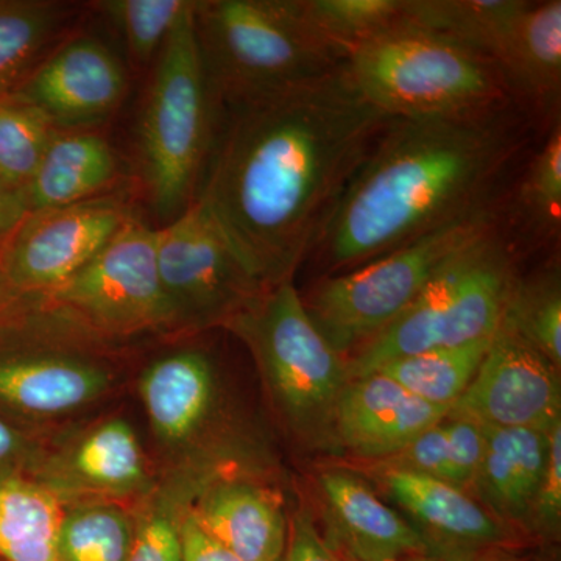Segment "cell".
<instances>
[{"label":"cell","mask_w":561,"mask_h":561,"mask_svg":"<svg viewBox=\"0 0 561 561\" xmlns=\"http://www.w3.org/2000/svg\"><path fill=\"white\" fill-rule=\"evenodd\" d=\"M351 79L390 119L504 108L508 90L493 61L402 18L350 55Z\"/></svg>","instance_id":"cell-5"},{"label":"cell","mask_w":561,"mask_h":561,"mask_svg":"<svg viewBox=\"0 0 561 561\" xmlns=\"http://www.w3.org/2000/svg\"><path fill=\"white\" fill-rule=\"evenodd\" d=\"M283 561H343L319 534L312 513L302 508L289 527Z\"/></svg>","instance_id":"cell-36"},{"label":"cell","mask_w":561,"mask_h":561,"mask_svg":"<svg viewBox=\"0 0 561 561\" xmlns=\"http://www.w3.org/2000/svg\"><path fill=\"white\" fill-rule=\"evenodd\" d=\"M57 133L28 103L11 95L0 99V176L25 190Z\"/></svg>","instance_id":"cell-31"},{"label":"cell","mask_w":561,"mask_h":561,"mask_svg":"<svg viewBox=\"0 0 561 561\" xmlns=\"http://www.w3.org/2000/svg\"><path fill=\"white\" fill-rule=\"evenodd\" d=\"M522 146L504 108L391 119L313 243L328 276L359 267L486 208Z\"/></svg>","instance_id":"cell-2"},{"label":"cell","mask_w":561,"mask_h":561,"mask_svg":"<svg viewBox=\"0 0 561 561\" xmlns=\"http://www.w3.org/2000/svg\"><path fill=\"white\" fill-rule=\"evenodd\" d=\"M65 513L50 490L21 479L0 481V557L9 561H60Z\"/></svg>","instance_id":"cell-23"},{"label":"cell","mask_w":561,"mask_h":561,"mask_svg":"<svg viewBox=\"0 0 561 561\" xmlns=\"http://www.w3.org/2000/svg\"><path fill=\"white\" fill-rule=\"evenodd\" d=\"M217 113L191 2L158 55L136 131L147 202L162 225L197 197Z\"/></svg>","instance_id":"cell-4"},{"label":"cell","mask_w":561,"mask_h":561,"mask_svg":"<svg viewBox=\"0 0 561 561\" xmlns=\"http://www.w3.org/2000/svg\"><path fill=\"white\" fill-rule=\"evenodd\" d=\"M483 453L472 489L497 522L531 530L549 451V432L482 426Z\"/></svg>","instance_id":"cell-17"},{"label":"cell","mask_w":561,"mask_h":561,"mask_svg":"<svg viewBox=\"0 0 561 561\" xmlns=\"http://www.w3.org/2000/svg\"><path fill=\"white\" fill-rule=\"evenodd\" d=\"M328 542L345 561H401L430 556L426 542L404 516L389 507L364 479L331 470L319 478Z\"/></svg>","instance_id":"cell-15"},{"label":"cell","mask_w":561,"mask_h":561,"mask_svg":"<svg viewBox=\"0 0 561 561\" xmlns=\"http://www.w3.org/2000/svg\"><path fill=\"white\" fill-rule=\"evenodd\" d=\"M515 280L511 250L494 228L457 251L389 328L346 360L350 381L400 357L493 337Z\"/></svg>","instance_id":"cell-7"},{"label":"cell","mask_w":561,"mask_h":561,"mask_svg":"<svg viewBox=\"0 0 561 561\" xmlns=\"http://www.w3.org/2000/svg\"><path fill=\"white\" fill-rule=\"evenodd\" d=\"M561 524V423L549 432L548 461L531 516V530L559 537Z\"/></svg>","instance_id":"cell-34"},{"label":"cell","mask_w":561,"mask_h":561,"mask_svg":"<svg viewBox=\"0 0 561 561\" xmlns=\"http://www.w3.org/2000/svg\"><path fill=\"white\" fill-rule=\"evenodd\" d=\"M44 298L103 339L176 331L158 272L157 228L135 214L90 264Z\"/></svg>","instance_id":"cell-9"},{"label":"cell","mask_w":561,"mask_h":561,"mask_svg":"<svg viewBox=\"0 0 561 561\" xmlns=\"http://www.w3.org/2000/svg\"><path fill=\"white\" fill-rule=\"evenodd\" d=\"M494 230L489 206L400 249L321 279L306 311L341 356L359 351L401 316L457 251Z\"/></svg>","instance_id":"cell-8"},{"label":"cell","mask_w":561,"mask_h":561,"mask_svg":"<svg viewBox=\"0 0 561 561\" xmlns=\"http://www.w3.org/2000/svg\"><path fill=\"white\" fill-rule=\"evenodd\" d=\"M77 481L103 493H128L146 481V459L136 432L121 419L92 430L70 456Z\"/></svg>","instance_id":"cell-26"},{"label":"cell","mask_w":561,"mask_h":561,"mask_svg":"<svg viewBox=\"0 0 561 561\" xmlns=\"http://www.w3.org/2000/svg\"><path fill=\"white\" fill-rule=\"evenodd\" d=\"M530 2L404 0L402 18L497 66Z\"/></svg>","instance_id":"cell-22"},{"label":"cell","mask_w":561,"mask_h":561,"mask_svg":"<svg viewBox=\"0 0 561 561\" xmlns=\"http://www.w3.org/2000/svg\"><path fill=\"white\" fill-rule=\"evenodd\" d=\"M306 20L346 55L402 20L404 0H300Z\"/></svg>","instance_id":"cell-30"},{"label":"cell","mask_w":561,"mask_h":561,"mask_svg":"<svg viewBox=\"0 0 561 561\" xmlns=\"http://www.w3.org/2000/svg\"><path fill=\"white\" fill-rule=\"evenodd\" d=\"M183 561H243L203 529L187 512L179 523Z\"/></svg>","instance_id":"cell-37"},{"label":"cell","mask_w":561,"mask_h":561,"mask_svg":"<svg viewBox=\"0 0 561 561\" xmlns=\"http://www.w3.org/2000/svg\"><path fill=\"white\" fill-rule=\"evenodd\" d=\"M139 394L154 434L168 445H183L202 430L213 409V364L201 350L162 354L140 375Z\"/></svg>","instance_id":"cell-19"},{"label":"cell","mask_w":561,"mask_h":561,"mask_svg":"<svg viewBox=\"0 0 561 561\" xmlns=\"http://www.w3.org/2000/svg\"><path fill=\"white\" fill-rule=\"evenodd\" d=\"M195 201L264 289L291 280L391 119L348 66L221 106Z\"/></svg>","instance_id":"cell-1"},{"label":"cell","mask_w":561,"mask_h":561,"mask_svg":"<svg viewBox=\"0 0 561 561\" xmlns=\"http://www.w3.org/2000/svg\"><path fill=\"white\" fill-rule=\"evenodd\" d=\"M31 213L27 194L0 176V250Z\"/></svg>","instance_id":"cell-38"},{"label":"cell","mask_w":561,"mask_h":561,"mask_svg":"<svg viewBox=\"0 0 561 561\" xmlns=\"http://www.w3.org/2000/svg\"><path fill=\"white\" fill-rule=\"evenodd\" d=\"M128 90L124 62L103 41L76 35L46 55L11 92L58 131L92 130L116 114Z\"/></svg>","instance_id":"cell-13"},{"label":"cell","mask_w":561,"mask_h":561,"mask_svg":"<svg viewBox=\"0 0 561 561\" xmlns=\"http://www.w3.org/2000/svg\"><path fill=\"white\" fill-rule=\"evenodd\" d=\"M501 327L515 332L561 368V283L559 267L515 280Z\"/></svg>","instance_id":"cell-28"},{"label":"cell","mask_w":561,"mask_h":561,"mask_svg":"<svg viewBox=\"0 0 561 561\" xmlns=\"http://www.w3.org/2000/svg\"><path fill=\"white\" fill-rule=\"evenodd\" d=\"M70 13L68 3L54 0H0V99L54 49Z\"/></svg>","instance_id":"cell-24"},{"label":"cell","mask_w":561,"mask_h":561,"mask_svg":"<svg viewBox=\"0 0 561 561\" xmlns=\"http://www.w3.org/2000/svg\"><path fill=\"white\" fill-rule=\"evenodd\" d=\"M127 561H183L179 523L168 513H151L135 529Z\"/></svg>","instance_id":"cell-35"},{"label":"cell","mask_w":561,"mask_h":561,"mask_svg":"<svg viewBox=\"0 0 561 561\" xmlns=\"http://www.w3.org/2000/svg\"><path fill=\"white\" fill-rule=\"evenodd\" d=\"M497 69L508 90L540 108L556 105L561 88V2H530L516 25Z\"/></svg>","instance_id":"cell-21"},{"label":"cell","mask_w":561,"mask_h":561,"mask_svg":"<svg viewBox=\"0 0 561 561\" xmlns=\"http://www.w3.org/2000/svg\"><path fill=\"white\" fill-rule=\"evenodd\" d=\"M194 24L217 110L319 80L348 62L306 20L300 0H198Z\"/></svg>","instance_id":"cell-3"},{"label":"cell","mask_w":561,"mask_h":561,"mask_svg":"<svg viewBox=\"0 0 561 561\" xmlns=\"http://www.w3.org/2000/svg\"><path fill=\"white\" fill-rule=\"evenodd\" d=\"M448 416L479 426L551 432L561 423L560 370L530 343L500 327Z\"/></svg>","instance_id":"cell-12"},{"label":"cell","mask_w":561,"mask_h":561,"mask_svg":"<svg viewBox=\"0 0 561 561\" xmlns=\"http://www.w3.org/2000/svg\"><path fill=\"white\" fill-rule=\"evenodd\" d=\"M135 527L127 513L114 504H90L65 513L60 561H127Z\"/></svg>","instance_id":"cell-29"},{"label":"cell","mask_w":561,"mask_h":561,"mask_svg":"<svg viewBox=\"0 0 561 561\" xmlns=\"http://www.w3.org/2000/svg\"><path fill=\"white\" fill-rule=\"evenodd\" d=\"M225 328L253 353L289 430L306 445L339 448L335 412L350 382L346 359L317 330L291 280L264 291Z\"/></svg>","instance_id":"cell-6"},{"label":"cell","mask_w":561,"mask_h":561,"mask_svg":"<svg viewBox=\"0 0 561 561\" xmlns=\"http://www.w3.org/2000/svg\"><path fill=\"white\" fill-rule=\"evenodd\" d=\"M24 298L13 289L2 265H0V317L16 308Z\"/></svg>","instance_id":"cell-40"},{"label":"cell","mask_w":561,"mask_h":561,"mask_svg":"<svg viewBox=\"0 0 561 561\" xmlns=\"http://www.w3.org/2000/svg\"><path fill=\"white\" fill-rule=\"evenodd\" d=\"M25 451V443L18 431L0 419V468L9 467L20 460Z\"/></svg>","instance_id":"cell-39"},{"label":"cell","mask_w":561,"mask_h":561,"mask_svg":"<svg viewBox=\"0 0 561 561\" xmlns=\"http://www.w3.org/2000/svg\"><path fill=\"white\" fill-rule=\"evenodd\" d=\"M190 512L239 559L283 561L289 524L271 491L242 481L217 483Z\"/></svg>","instance_id":"cell-18"},{"label":"cell","mask_w":561,"mask_h":561,"mask_svg":"<svg viewBox=\"0 0 561 561\" xmlns=\"http://www.w3.org/2000/svg\"><path fill=\"white\" fill-rule=\"evenodd\" d=\"M451 409L420 400L381 373L353 379L335 412L339 448L364 459L387 460L440 423Z\"/></svg>","instance_id":"cell-16"},{"label":"cell","mask_w":561,"mask_h":561,"mask_svg":"<svg viewBox=\"0 0 561 561\" xmlns=\"http://www.w3.org/2000/svg\"><path fill=\"white\" fill-rule=\"evenodd\" d=\"M191 0H103L95 9L108 18L140 65L157 60Z\"/></svg>","instance_id":"cell-33"},{"label":"cell","mask_w":561,"mask_h":561,"mask_svg":"<svg viewBox=\"0 0 561 561\" xmlns=\"http://www.w3.org/2000/svg\"><path fill=\"white\" fill-rule=\"evenodd\" d=\"M524 227L537 238H556L561 225V127L553 125L540 150L531 158L516 195Z\"/></svg>","instance_id":"cell-32"},{"label":"cell","mask_w":561,"mask_h":561,"mask_svg":"<svg viewBox=\"0 0 561 561\" xmlns=\"http://www.w3.org/2000/svg\"><path fill=\"white\" fill-rule=\"evenodd\" d=\"M157 260L176 331L227 327L267 291L198 201L157 228Z\"/></svg>","instance_id":"cell-10"},{"label":"cell","mask_w":561,"mask_h":561,"mask_svg":"<svg viewBox=\"0 0 561 561\" xmlns=\"http://www.w3.org/2000/svg\"><path fill=\"white\" fill-rule=\"evenodd\" d=\"M491 339L400 357L375 373L400 383L420 400L451 409L481 367Z\"/></svg>","instance_id":"cell-27"},{"label":"cell","mask_w":561,"mask_h":561,"mask_svg":"<svg viewBox=\"0 0 561 561\" xmlns=\"http://www.w3.org/2000/svg\"><path fill=\"white\" fill-rule=\"evenodd\" d=\"M482 561H518V560H511V559H497V560H491V559H485V560H482Z\"/></svg>","instance_id":"cell-42"},{"label":"cell","mask_w":561,"mask_h":561,"mask_svg":"<svg viewBox=\"0 0 561 561\" xmlns=\"http://www.w3.org/2000/svg\"><path fill=\"white\" fill-rule=\"evenodd\" d=\"M131 214L116 195L31 210L0 250V265L21 297H47L90 264Z\"/></svg>","instance_id":"cell-11"},{"label":"cell","mask_w":561,"mask_h":561,"mask_svg":"<svg viewBox=\"0 0 561 561\" xmlns=\"http://www.w3.org/2000/svg\"><path fill=\"white\" fill-rule=\"evenodd\" d=\"M343 561H345V560H343ZM401 561H440V560L434 559V557H430V556H421V557H412V559H405V560H401Z\"/></svg>","instance_id":"cell-41"},{"label":"cell","mask_w":561,"mask_h":561,"mask_svg":"<svg viewBox=\"0 0 561 561\" xmlns=\"http://www.w3.org/2000/svg\"><path fill=\"white\" fill-rule=\"evenodd\" d=\"M483 442L482 426L446 416L382 465L420 472L468 493L481 465Z\"/></svg>","instance_id":"cell-25"},{"label":"cell","mask_w":561,"mask_h":561,"mask_svg":"<svg viewBox=\"0 0 561 561\" xmlns=\"http://www.w3.org/2000/svg\"><path fill=\"white\" fill-rule=\"evenodd\" d=\"M117 175L116 151L102 135L58 131L25 187L28 208H60L102 197Z\"/></svg>","instance_id":"cell-20"},{"label":"cell","mask_w":561,"mask_h":561,"mask_svg":"<svg viewBox=\"0 0 561 561\" xmlns=\"http://www.w3.org/2000/svg\"><path fill=\"white\" fill-rule=\"evenodd\" d=\"M383 489L440 561H482L507 540L504 526L467 491L420 472L381 467Z\"/></svg>","instance_id":"cell-14"}]
</instances>
